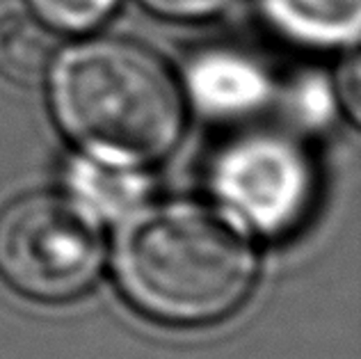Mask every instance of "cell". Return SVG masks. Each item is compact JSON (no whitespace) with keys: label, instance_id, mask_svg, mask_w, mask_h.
Segmentation results:
<instances>
[{"label":"cell","instance_id":"cell-1","mask_svg":"<svg viewBox=\"0 0 361 359\" xmlns=\"http://www.w3.org/2000/svg\"><path fill=\"white\" fill-rule=\"evenodd\" d=\"M112 268L142 314L167 325H206L233 314L252 293L256 250L233 213L169 200L126 215Z\"/></svg>","mask_w":361,"mask_h":359},{"label":"cell","instance_id":"cell-2","mask_svg":"<svg viewBox=\"0 0 361 359\" xmlns=\"http://www.w3.org/2000/svg\"><path fill=\"white\" fill-rule=\"evenodd\" d=\"M49 71L58 126L103 165H151L167 156L183 133L178 83L145 44L94 37L58 53Z\"/></svg>","mask_w":361,"mask_h":359},{"label":"cell","instance_id":"cell-3","mask_svg":"<svg viewBox=\"0 0 361 359\" xmlns=\"http://www.w3.org/2000/svg\"><path fill=\"white\" fill-rule=\"evenodd\" d=\"M106 243L94 209L62 193H27L0 213V277L21 296L66 302L97 281Z\"/></svg>","mask_w":361,"mask_h":359},{"label":"cell","instance_id":"cell-4","mask_svg":"<svg viewBox=\"0 0 361 359\" xmlns=\"http://www.w3.org/2000/svg\"><path fill=\"white\" fill-rule=\"evenodd\" d=\"M217 197L263 233L293 229L313 200V169L288 138L259 133L231 142L213 169Z\"/></svg>","mask_w":361,"mask_h":359},{"label":"cell","instance_id":"cell-5","mask_svg":"<svg viewBox=\"0 0 361 359\" xmlns=\"http://www.w3.org/2000/svg\"><path fill=\"white\" fill-rule=\"evenodd\" d=\"M265 14L290 39L307 46L355 44L361 0H261Z\"/></svg>","mask_w":361,"mask_h":359},{"label":"cell","instance_id":"cell-6","mask_svg":"<svg viewBox=\"0 0 361 359\" xmlns=\"http://www.w3.org/2000/svg\"><path fill=\"white\" fill-rule=\"evenodd\" d=\"M190 87L204 108L231 112L261 103L268 85L250 62L231 55H208L190 71Z\"/></svg>","mask_w":361,"mask_h":359},{"label":"cell","instance_id":"cell-7","mask_svg":"<svg viewBox=\"0 0 361 359\" xmlns=\"http://www.w3.org/2000/svg\"><path fill=\"white\" fill-rule=\"evenodd\" d=\"M55 55L49 25L32 16L12 14L0 21V73L18 85L39 83Z\"/></svg>","mask_w":361,"mask_h":359},{"label":"cell","instance_id":"cell-8","mask_svg":"<svg viewBox=\"0 0 361 359\" xmlns=\"http://www.w3.org/2000/svg\"><path fill=\"white\" fill-rule=\"evenodd\" d=\"M27 5L49 28L82 32L106 21L117 0H27Z\"/></svg>","mask_w":361,"mask_h":359},{"label":"cell","instance_id":"cell-9","mask_svg":"<svg viewBox=\"0 0 361 359\" xmlns=\"http://www.w3.org/2000/svg\"><path fill=\"white\" fill-rule=\"evenodd\" d=\"M78 174V185L85 190V197L103 209H126L142 193V178L130 169L115 167V172H106V165H82Z\"/></svg>","mask_w":361,"mask_h":359},{"label":"cell","instance_id":"cell-10","mask_svg":"<svg viewBox=\"0 0 361 359\" xmlns=\"http://www.w3.org/2000/svg\"><path fill=\"white\" fill-rule=\"evenodd\" d=\"M140 3L158 16L174 21H197L220 12L229 0H140Z\"/></svg>","mask_w":361,"mask_h":359},{"label":"cell","instance_id":"cell-11","mask_svg":"<svg viewBox=\"0 0 361 359\" xmlns=\"http://www.w3.org/2000/svg\"><path fill=\"white\" fill-rule=\"evenodd\" d=\"M336 83H338V94H341V101L345 103L348 115L353 117V121H359L361 78H359V58H357V53L350 55V58L343 62V67L338 69Z\"/></svg>","mask_w":361,"mask_h":359}]
</instances>
